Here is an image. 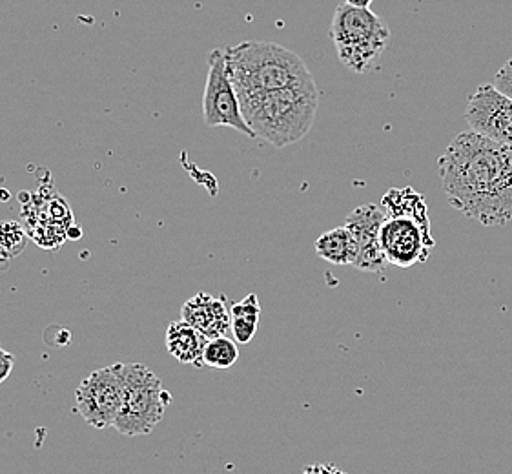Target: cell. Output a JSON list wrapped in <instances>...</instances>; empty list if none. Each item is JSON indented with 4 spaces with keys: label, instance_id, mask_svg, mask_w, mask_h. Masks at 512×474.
Here are the masks:
<instances>
[{
    "label": "cell",
    "instance_id": "1",
    "mask_svg": "<svg viewBox=\"0 0 512 474\" xmlns=\"http://www.w3.org/2000/svg\"><path fill=\"white\" fill-rule=\"evenodd\" d=\"M441 188L452 207L483 227L512 219V148L461 132L438 159Z\"/></svg>",
    "mask_w": 512,
    "mask_h": 474
},
{
    "label": "cell",
    "instance_id": "2",
    "mask_svg": "<svg viewBox=\"0 0 512 474\" xmlns=\"http://www.w3.org/2000/svg\"><path fill=\"white\" fill-rule=\"evenodd\" d=\"M246 124L276 148L294 145L312 130L319 108L316 81L239 97Z\"/></svg>",
    "mask_w": 512,
    "mask_h": 474
},
{
    "label": "cell",
    "instance_id": "3",
    "mask_svg": "<svg viewBox=\"0 0 512 474\" xmlns=\"http://www.w3.org/2000/svg\"><path fill=\"white\" fill-rule=\"evenodd\" d=\"M225 55L237 97L314 81L305 61L276 42H241L226 48Z\"/></svg>",
    "mask_w": 512,
    "mask_h": 474
},
{
    "label": "cell",
    "instance_id": "4",
    "mask_svg": "<svg viewBox=\"0 0 512 474\" xmlns=\"http://www.w3.org/2000/svg\"><path fill=\"white\" fill-rule=\"evenodd\" d=\"M330 37L338 50L339 61L354 73L376 68L390 41V30L374 11L339 4L330 24Z\"/></svg>",
    "mask_w": 512,
    "mask_h": 474
},
{
    "label": "cell",
    "instance_id": "5",
    "mask_svg": "<svg viewBox=\"0 0 512 474\" xmlns=\"http://www.w3.org/2000/svg\"><path fill=\"white\" fill-rule=\"evenodd\" d=\"M113 369L124 387L123 407L113 427L124 436L152 433L163 422L172 394L164 389L163 380L143 363H115Z\"/></svg>",
    "mask_w": 512,
    "mask_h": 474
},
{
    "label": "cell",
    "instance_id": "6",
    "mask_svg": "<svg viewBox=\"0 0 512 474\" xmlns=\"http://www.w3.org/2000/svg\"><path fill=\"white\" fill-rule=\"evenodd\" d=\"M203 121L206 126H228L241 134L256 139L252 128L246 124L236 88L226 66L225 50H212L208 55L205 95H203Z\"/></svg>",
    "mask_w": 512,
    "mask_h": 474
},
{
    "label": "cell",
    "instance_id": "7",
    "mask_svg": "<svg viewBox=\"0 0 512 474\" xmlns=\"http://www.w3.org/2000/svg\"><path fill=\"white\" fill-rule=\"evenodd\" d=\"M123 400V382L112 365L93 371L79 383L75 391V411L93 429L106 431L115 425Z\"/></svg>",
    "mask_w": 512,
    "mask_h": 474
},
{
    "label": "cell",
    "instance_id": "8",
    "mask_svg": "<svg viewBox=\"0 0 512 474\" xmlns=\"http://www.w3.org/2000/svg\"><path fill=\"white\" fill-rule=\"evenodd\" d=\"M465 121L474 134L512 148V99L492 84H482L469 97Z\"/></svg>",
    "mask_w": 512,
    "mask_h": 474
},
{
    "label": "cell",
    "instance_id": "9",
    "mask_svg": "<svg viewBox=\"0 0 512 474\" xmlns=\"http://www.w3.org/2000/svg\"><path fill=\"white\" fill-rule=\"evenodd\" d=\"M381 247L390 265L410 268L429 259L434 239L414 219L387 217L381 227Z\"/></svg>",
    "mask_w": 512,
    "mask_h": 474
},
{
    "label": "cell",
    "instance_id": "10",
    "mask_svg": "<svg viewBox=\"0 0 512 474\" xmlns=\"http://www.w3.org/2000/svg\"><path fill=\"white\" fill-rule=\"evenodd\" d=\"M383 208L376 205L354 208L350 212L345 227L356 237L358 243V259L354 267L361 272H383L389 261L381 247V227L385 223Z\"/></svg>",
    "mask_w": 512,
    "mask_h": 474
},
{
    "label": "cell",
    "instance_id": "11",
    "mask_svg": "<svg viewBox=\"0 0 512 474\" xmlns=\"http://www.w3.org/2000/svg\"><path fill=\"white\" fill-rule=\"evenodd\" d=\"M181 320L199 330L206 340L225 338L232 327V316L225 296L214 298L212 294L199 292L186 299L181 309Z\"/></svg>",
    "mask_w": 512,
    "mask_h": 474
},
{
    "label": "cell",
    "instance_id": "12",
    "mask_svg": "<svg viewBox=\"0 0 512 474\" xmlns=\"http://www.w3.org/2000/svg\"><path fill=\"white\" fill-rule=\"evenodd\" d=\"M164 341L172 358L185 365L203 367V352L208 340L192 325L183 320L172 321L166 329Z\"/></svg>",
    "mask_w": 512,
    "mask_h": 474
},
{
    "label": "cell",
    "instance_id": "13",
    "mask_svg": "<svg viewBox=\"0 0 512 474\" xmlns=\"http://www.w3.org/2000/svg\"><path fill=\"white\" fill-rule=\"evenodd\" d=\"M383 212L387 217H409L431 232V219L425 197L412 188H392L383 196Z\"/></svg>",
    "mask_w": 512,
    "mask_h": 474
},
{
    "label": "cell",
    "instance_id": "14",
    "mask_svg": "<svg viewBox=\"0 0 512 474\" xmlns=\"http://www.w3.org/2000/svg\"><path fill=\"white\" fill-rule=\"evenodd\" d=\"M316 252L332 265H352L358 259L356 237L347 227L332 228L318 237Z\"/></svg>",
    "mask_w": 512,
    "mask_h": 474
},
{
    "label": "cell",
    "instance_id": "15",
    "mask_svg": "<svg viewBox=\"0 0 512 474\" xmlns=\"http://www.w3.org/2000/svg\"><path fill=\"white\" fill-rule=\"evenodd\" d=\"M232 327L230 332L239 345H248L256 336L257 325L261 318V305L256 294H248L246 298L230 305Z\"/></svg>",
    "mask_w": 512,
    "mask_h": 474
},
{
    "label": "cell",
    "instance_id": "16",
    "mask_svg": "<svg viewBox=\"0 0 512 474\" xmlns=\"http://www.w3.org/2000/svg\"><path fill=\"white\" fill-rule=\"evenodd\" d=\"M239 360V347L234 340H230L228 336L225 338H216V340H208L205 352H203V365L217 371H225L236 365Z\"/></svg>",
    "mask_w": 512,
    "mask_h": 474
},
{
    "label": "cell",
    "instance_id": "17",
    "mask_svg": "<svg viewBox=\"0 0 512 474\" xmlns=\"http://www.w3.org/2000/svg\"><path fill=\"white\" fill-rule=\"evenodd\" d=\"M492 86L512 99V59L505 62L492 79Z\"/></svg>",
    "mask_w": 512,
    "mask_h": 474
},
{
    "label": "cell",
    "instance_id": "18",
    "mask_svg": "<svg viewBox=\"0 0 512 474\" xmlns=\"http://www.w3.org/2000/svg\"><path fill=\"white\" fill-rule=\"evenodd\" d=\"M13 367H15V356L11 352L0 349V383H4L10 378Z\"/></svg>",
    "mask_w": 512,
    "mask_h": 474
},
{
    "label": "cell",
    "instance_id": "19",
    "mask_svg": "<svg viewBox=\"0 0 512 474\" xmlns=\"http://www.w3.org/2000/svg\"><path fill=\"white\" fill-rule=\"evenodd\" d=\"M301 474H347L341 471L339 467L334 464H314L308 465L307 469Z\"/></svg>",
    "mask_w": 512,
    "mask_h": 474
},
{
    "label": "cell",
    "instance_id": "20",
    "mask_svg": "<svg viewBox=\"0 0 512 474\" xmlns=\"http://www.w3.org/2000/svg\"><path fill=\"white\" fill-rule=\"evenodd\" d=\"M372 2H374V0H347V4H349V6H352V8H359V10H369Z\"/></svg>",
    "mask_w": 512,
    "mask_h": 474
}]
</instances>
